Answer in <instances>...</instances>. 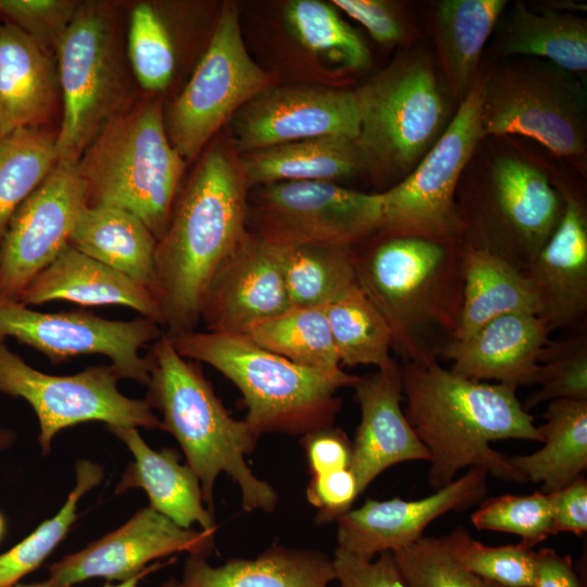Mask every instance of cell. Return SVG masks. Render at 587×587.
<instances>
[{"instance_id":"1","label":"cell","mask_w":587,"mask_h":587,"mask_svg":"<svg viewBox=\"0 0 587 587\" xmlns=\"http://www.w3.org/2000/svg\"><path fill=\"white\" fill-rule=\"evenodd\" d=\"M404 414L429 454L428 482L437 490L460 470L482 467L495 477L526 482L510 457L490 444L502 439L542 442L515 387L466 378L437 359L400 365Z\"/></svg>"},{"instance_id":"2","label":"cell","mask_w":587,"mask_h":587,"mask_svg":"<svg viewBox=\"0 0 587 587\" xmlns=\"http://www.w3.org/2000/svg\"><path fill=\"white\" fill-rule=\"evenodd\" d=\"M249 186L239 154L208 151L157 240V298L166 334L197 329L208 288L249 232Z\"/></svg>"},{"instance_id":"3","label":"cell","mask_w":587,"mask_h":587,"mask_svg":"<svg viewBox=\"0 0 587 587\" xmlns=\"http://www.w3.org/2000/svg\"><path fill=\"white\" fill-rule=\"evenodd\" d=\"M379 235L355 252L358 285L389 325L403 362L437 359L458 328L463 239Z\"/></svg>"},{"instance_id":"4","label":"cell","mask_w":587,"mask_h":587,"mask_svg":"<svg viewBox=\"0 0 587 587\" xmlns=\"http://www.w3.org/2000/svg\"><path fill=\"white\" fill-rule=\"evenodd\" d=\"M146 357L150 364L146 400L159 410L161 429L174 436L198 476L208 510L213 511L214 484L225 472L238 485L245 511H274L275 489L246 462L259 436L245 420L230 415L199 363L182 357L165 330Z\"/></svg>"},{"instance_id":"5","label":"cell","mask_w":587,"mask_h":587,"mask_svg":"<svg viewBox=\"0 0 587 587\" xmlns=\"http://www.w3.org/2000/svg\"><path fill=\"white\" fill-rule=\"evenodd\" d=\"M168 336L182 357L212 366L237 387L247 408L245 421L259 437L304 436L332 427L341 407L337 391L359 379L342 369L298 365L245 335L193 329Z\"/></svg>"},{"instance_id":"6","label":"cell","mask_w":587,"mask_h":587,"mask_svg":"<svg viewBox=\"0 0 587 587\" xmlns=\"http://www.w3.org/2000/svg\"><path fill=\"white\" fill-rule=\"evenodd\" d=\"M186 161L172 145L159 101L110 120L77 162L87 205H111L139 217L157 240L178 193Z\"/></svg>"},{"instance_id":"7","label":"cell","mask_w":587,"mask_h":587,"mask_svg":"<svg viewBox=\"0 0 587 587\" xmlns=\"http://www.w3.org/2000/svg\"><path fill=\"white\" fill-rule=\"evenodd\" d=\"M354 95L355 141L367 168L404 178L444 132L447 105L432 61L421 53L401 57Z\"/></svg>"},{"instance_id":"8","label":"cell","mask_w":587,"mask_h":587,"mask_svg":"<svg viewBox=\"0 0 587 587\" xmlns=\"http://www.w3.org/2000/svg\"><path fill=\"white\" fill-rule=\"evenodd\" d=\"M483 82L462 98L452 121L416 166L382 198L378 234L460 239L469 223L455 202L461 174L483 138Z\"/></svg>"},{"instance_id":"9","label":"cell","mask_w":587,"mask_h":587,"mask_svg":"<svg viewBox=\"0 0 587 587\" xmlns=\"http://www.w3.org/2000/svg\"><path fill=\"white\" fill-rule=\"evenodd\" d=\"M586 93L574 74L550 62L502 66L483 82V137L521 135L560 157L586 151Z\"/></svg>"},{"instance_id":"10","label":"cell","mask_w":587,"mask_h":587,"mask_svg":"<svg viewBox=\"0 0 587 587\" xmlns=\"http://www.w3.org/2000/svg\"><path fill=\"white\" fill-rule=\"evenodd\" d=\"M275 77L249 54L234 3L220 13L210 43L183 91L164 115L168 138L185 161Z\"/></svg>"},{"instance_id":"11","label":"cell","mask_w":587,"mask_h":587,"mask_svg":"<svg viewBox=\"0 0 587 587\" xmlns=\"http://www.w3.org/2000/svg\"><path fill=\"white\" fill-rule=\"evenodd\" d=\"M55 49L63 98L55 147L59 162L77 163L120 113L122 82L107 11L100 4L79 5Z\"/></svg>"},{"instance_id":"12","label":"cell","mask_w":587,"mask_h":587,"mask_svg":"<svg viewBox=\"0 0 587 587\" xmlns=\"http://www.w3.org/2000/svg\"><path fill=\"white\" fill-rule=\"evenodd\" d=\"M118 379L112 365L89 366L66 376L46 374L0 344V394L21 397L34 409L43 454L49 453L55 434L88 421L108 427L161 428L149 402L124 396Z\"/></svg>"},{"instance_id":"13","label":"cell","mask_w":587,"mask_h":587,"mask_svg":"<svg viewBox=\"0 0 587 587\" xmlns=\"http://www.w3.org/2000/svg\"><path fill=\"white\" fill-rule=\"evenodd\" d=\"M253 234L277 246L353 248L378 233L380 193L328 182H279L260 186L249 207Z\"/></svg>"},{"instance_id":"14","label":"cell","mask_w":587,"mask_h":587,"mask_svg":"<svg viewBox=\"0 0 587 587\" xmlns=\"http://www.w3.org/2000/svg\"><path fill=\"white\" fill-rule=\"evenodd\" d=\"M164 333L148 317L108 320L85 311L40 312L18 300L0 298V344L8 337L27 345L52 364L71 358L102 354L112 362L120 378L148 386L150 364L140 355Z\"/></svg>"},{"instance_id":"15","label":"cell","mask_w":587,"mask_h":587,"mask_svg":"<svg viewBox=\"0 0 587 587\" xmlns=\"http://www.w3.org/2000/svg\"><path fill=\"white\" fill-rule=\"evenodd\" d=\"M473 240L527 272L562 215L563 199L546 174L515 157L492 164Z\"/></svg>"},{"instance_id":"16","label":"cell","mask_w":587,"mask_h":587,"mask_svg":"<svg viewBox=\"0 0 587 587\" xmlns=\"http://www.w3.org/2000/svg\"><path fill=\"white\" fill-rule=\"evenodd\" d=\"M86 207V183L77 163L58 162L15 210L1 238L0 298L18 300L68 245Z\"/></svg>"},{"instance_id":"17","label":"cell","mask_w":587,"mask_h":587,"mask_svg":"<svg viewBox=\"0 0 587 587\" xmlns=\"http://www.w3.org/2000/svg\"><path fill=\"white\" fill-rule=\"evenodd\" d=\"M233 147L246 153L302 139H357L360 116L354 91L275 85L247 102L230 120Z\"/></svg>"},{"instance_id":"18","label":"cell","mask_w":587,"mask_h":587,"mask_svg":"<svg viewBox=\"0 0 587 587\" xmlns=\"http://www.w3.org/2000/svg\"><path fill=\"white\" fill-rule=\"evenodd\" d=\"M214 534L186 529L151 507L139 510L124 525L49 566L57 587H71L92 577L124 580L159 558L176 552L207 557Z\"/></svg>"},{"instance_id":"19","label":"cell","mask_w":587,"mask_h":587,"mask_svg":"<svg viewBox=\"0 0 587 587\" xmlns=\"http://www.w3.org/2000/svg\"><path fill=\"white\" fill-rule=\"evenodd\" d=\"M488 474L485 469L471 467L433 495L417 500L367 499L336 520L337 548L366 559L404 548L422 538L437 517L480 502L488 491Z\"/></svg>"},{"instance_id":"20","label":"cell","mask_w":587,"mask_h":587,"mask_svg":"<svg viewBox=\"0 0 587 587\" xmlns=\"http://www.w3.org/2000/svg\"><path fill=\"white\" fill-rule=\"evenodd\" d=\"M290 308L278 247L248 232L213 277L200 322L209 332L247 335Z\"/></svg>"},{"instance_id":"21","label":"cell","mask_w":587,"mask_h":587,"mask_svg":"<svg viewBox=\"0 0 587 587\" xmlns=\"http://www.w3.org/2000/svg\"><path fill=\"white\" fill-rule=\"evenodd\" d=\"M352 388L361 420L351 442L349 469L355 476L360 494L395 464L429 461L426 447L401 408V371L394 358L374 373L359 376Z\"/></svg>"},{"instance_id":"22","label":"cell","mask_w":587,"mask_h":587,"mask_svg":"<svg viewBox=\"0 0 587 587\" xmlns=\"http://www.w3.org/2000/svg\"><path fill=\"white\" fill-rule=\"evenodd\" d=\"M549 334L546 322L537 314L508 313L451 340L439 355L452 362V372L470 379L515 388L535 385Z\"/></svg>"},{"instance_id":"23","label":"cell","mask_w":587,"mask_h":587,"mask_svg":"<svg viewBox=\"0 0 587 587\" xmlns=\"http://www.w3.org/2000/svg\"><path fill=\"white\" fill-rule=\"evenodd\" d=\"M562 215L527 275L550 332L574 326L587 313V214L583 202L561 192Z\"/></svg>"},{"instance_id":"24","label":"cell","mask_w":587,"mask_h":587,"mask_svg":"<svg viewBox=\"0 0 587 587\" xmlns=\"http://www.w3.org/2000/svg\"><path fill=\"white\" fill-rule=\"evenodd\" d=\"M54 300L80 305H124L163 327L160 303L150 290L70 243L27 285L18 298L28 307Z\"/></svg>"},{"instance_id":"25","label":"cell","mask_w":587,"mask_h":587,"mask_svg":"<svg viewBox=\"0 0 587 587\" xmlns=\"http://www.w3.org/2000/svg\"><path fill=\"white\" fill-rule=\"evenodd\" d=\"M133 454L117 484L116 492L141 488L150 507L178 526L189 529L198 524L200 529L215 534L212 512L204 507L198 476L188 464L179 462V454L171 448L151 449L135 427L109 426Z\"/></svg>"},{"instance_id":"26","label":"cell","mask_w":587,"mask_h":587,"mask_svg":"<svg viewBox=\"0 0 587 587\" xmlns=\"http://www.w3.org/2000/svg\"><path fill=\"white\" fill-rule=\"evenodd\" d=\"M55 74L46 46L14 24L0 23V137L47 120Z\"/></svg>"},{"instance_id":"27","label":"cell","mask_w":587,"mask_h":587,"mask_svg":"<svg viewBox=\"0 0 587 587\" xmlns=\"http://www.w3.org/2000/svg\"><path fill=\"white\" fill-rule=\"evenodd\" d=\"M334 579L333 558L326 553L272 546L257 558H233L220 566L189 554L179 587H328Z\"/></svg>"},{"instance_id":"28","label":"cell","mask_w":587,"mask_h":587,"mask_svg":"<svg viewBox=\"0 0 587 587\" xmlns=\"http://www.w3.org/2000/svg\"><path fill=\"white\" fill-rule=\"evenodd\" d=\"M462 264V305L452 340L503 314L538 315L537 296L526 272L472 238L463 240Z\"/></svg>"},{"instance_id":"29","label":"cell","mask_w":587,"mask_h":587,"mask_svg":"<svg viewBox=\"0 0 587 587\" xmlns=\"http://www.w3.org/2000/svg\"><path fill=\"white\" fill-rule=\"evenodd\" d=\"M249 188L279 182H328L367 168L355 139L324 136L271 146L239 154Z\"/></svg>"},{"instance_id":"30","label":"cell","mask_w":587,"mask_h":587,"mask_svg":"<svg viewBox=\"0 0 587 587\" xmlns=\"http://www.w3.org/2000/svg\"><path fill=\"white\" fill-rule=\"evenodd\" d=\"M68 243L137 282L157 298V238L133 213L111 205H87Z\"/></svg>"},{"instance_id":"31","label":"cell","mask_w":587,"mask_h":587,"mask_svg":"<svg viewBox=\"0 0 587 587\" xmlns=\"http://www.w3.org/2000/svg\"><path fill=\"white\" fill-rule=\"evenodd\" d=\"M538 426L542 447L525 455L510 457L512 465L541 492H554L583 476L587 467V400L549 402Z\"/></svg>"},{"instance_id":"32","label":"cell","mask_w":587,"mask_h":587,"mask_svg":"<svg viewBox=\"0 0 587 587\" xmlns=\"http://www.w3.org/2000/svg\"><path fill=\"white\" fill-rule=\"evenodd\" d=\"M507 5L504 0H444L434 14L435 41L452 90L464 97L477 80L485 43Z\"/></svg>"},{"instance_id":"33","label":"cell","mask_w":587,"mask_h":587,"mask_svg":"<svg viewBox=\"0 0 587 587\" xmlns=\"http://www.w3.org/2000/svg\"><path fill=\"white\" fill-rule=\"evenodd\" d=\"M497 50L504 55L544 58L572 74L585 73L587 25L572 13H537L516 3L500 26Z\"/></svg>"},{"instance_id":"34","label":"cell","mask_w":587,"mask_h":587,"mask_svg":"<svg viewBox=\"0 0 587 587\" xmlns=\"http://www.w3.org/2000/svg\"><path fill=\"white\" fill-rule=\"evenodd\" d=\"M277 247L292 307L324 308L358 284L353 248Z\"/></svg>"},{"instance_id":"35","label":"cell","mask_w":587,"mask_h":587,"mask_svg":"<svg viewBox=\"0 0 587 587\" xmlns=\"http://www.w3.org/2000/svg\"><path fill=\"white\" fill-rule=\"evenodd\" d=\"M323 309L341 366L378 369L392 359L389 325L358 284Z\"/></svg>"},{"instance_id":"36","label":"cell","mask_w":587,"mask_h":587,"mask_svg":"<svg viewBox=\"0 0 587 587\" xmlns=\"http://www.w3.org/2000/svg\"><path fill=\"white\" fill-rule=\"evenodd\" d=\"M245 336L298 365L327 372L341 369L323 308L292 307Z\"/></svg>"},{"instance_id":"37","label":"cell","mask_w":587,"mask_h":587,"mask_svg":"<svg viewBox=\"0 0 587 587\" xmlns=\"http://www.w3.org/2000/svg\"><path fill=\"white\" fill-rule=\"evenodd\" d=\"M58 162L55 137L38 127L0 137V241L15 210Z\"/></svg>"},{"instance_id":"38","label":"cell","mask_w":587,"mask_h":587,"mask_svg":"<svg viewBox=\"0 0 587 587\" xmlns=\"http://www.w3.org/2000/svg\"><path fill=\"white\" fill-rule=\"evenodd\" d=\"M286 24L309 52L345 68L369 66L371 55L358 33L336 12L319 0H291L284 9Z\"/></svg>"},{"instance_id":"39","label":"cell","mask_w":587,"mask_h":587,"mask_svg":"<svg viewBox=\"0 0 587 587\" xmlns=\"http://www.w3.org/2000/svg\"><path fill=\"white\" fill-rule=\"evenodd\" d=\"M76 483L61 510L41 523L32 534L0 554V587L16 584L37 569L53 551L77 519L79 499L103 477L100 465L88 460L76 463Z\"/></svg>"},{"instance_id":"40","label":"cell","mask_w":587,"mask_h":587,"mask_svg":"<svg viewBox=\"0 0 587 587\" xmlns=\"http://www.w3.org/2000/svg\"><path fill=\"white\" fill-rule=\"evenodd\" d=\"M128 55L143 89L161 91L168 86L175 68L174 45L161 15L149 3H138L130 12Z\"/></svg>"},{"instance_id":"41","label":"cell","mask_w":587,"mask_h":587,"mask_svg":"<svg viewBox=\"0 0 587 587\" xmlns=\"http://www.w3.org/2000/svg\"><path fill=\"white\" fill-rule=\"evenodd\" d=\"M444 538L453 557L476 575L503 587H534L536 551L522 542L486 546L463 527Z\"/></svg>"},{"instance_id":"42","label":"cell","mask_w":587,"mask_h":587,"mask_svg":"<svg viewBox=\"0 0 587 587\" xmlns=\"http://www.w3.org/2000/svg\"><path fill=\"white\" fill-rule=\"evenodd\" d=\"M471 521L482 530L515 534L530 549L553 535L551 499L541 491L489 498L471 515Z\"/></svg>"},{"instance_id":"43","label":"cell","mask_w":587,"mask_h":587,"mask_svg":"<svg viewBox=\"0 0 587 587\" xmlns=\"http://www.w3.org/2000/svg\"><path fill=\"white\" fill-rule=\"evenodd\" d=\"M392 553L407 587H503L463 566L444 537L423 536Z\"/></svg>"},{"instance_id":"44","label":"cell","mask_w":587,"mask_h":587,"mask_svg":"<svg viewBox=\"0 0 587 587\" xmlns=\"http://www.w3.org/2000/svg\"><path fill=\"white\" fill-rule=\"evenodd\" d=\"M539 389L523 404L529 410L558 399L587 400V336L574 335L549 342L539 357L536 378Z\"/></svg>"},{"instance_id":"45","label":"cell","mask_w":587,"mask_h":587,"mask_svg":"<svg viewBox=\"0 0 587 587\" xmlns=\"http://www.w3.org/2000/svg\"><path fill=\"white\" fill-rule=\"evenodd\" d=\"M78 7L68 0H0V13L47 48L57 47Z\"/></svg>"},{"instance_id":"46","label":"cell","mask_w":587,"mask_h":587,"mask_svg":"<svg viewBox=\"0 0 587 587\" xmlns=\"http://www.w3.org/2000/svg\"><path fill=\"white\" fill-rule=\"evenodd\" d=\"M333 563L340 587H407L391 551L373 560L336 548Z\"/></svg>"},{"instance_id":"47","label":"cell","mask_w":587,"mask_h":587,"mask_svg":"<svg viewBox=\"0 0 587 587\" xmlns=\"http://www.w3.org/2000/svg\"><path fill=\"white\" fill-rule=\"evenodd\" d=\"M359 495L355 476L349 467L313 475L307 487V498L317 509L319 523L336 521L351 510Z\"/></svg>"},{"instance_id":"48","label":"cell","mask_w":587,"mask_h":587,"mask_svg":"<svg viewBox=\"0 0 587 587\" xmlns=\"http://www.w3.org/2000/svg\"><path fill=\"white\" fill-rule=\"evenodd\" d=\"M338 8L365 27L380 45L394 46L404 40L407 23L398 9L383 0H334Z\"/></svg>"},{"instance_id":"49","label":"cell","mask_w":587,"mask_h":587,"mask_svg":"<svg viewBox=\"0 0 587 587\" xmlns=\"http://www.w3.org/2000/svg\"><path fill=\"white\" fill-rule=\"evenodd\" d=\"M301 442L311 476L350 466L352 444L339 428L332 426L309 433Z\"/></svg>"},{"instance_id":"50","label":"cell","mask_w":587,"mask_h":587,"mask_svg":"<svg viewBox=\"0 0 587 587\" xmlns=\"http://www.w3.org/2000/svg\"><path fill=\"white\" fill-rule=\"evenodd\" d=\"M552 503L553 535L572 533L582 536L587 532V482L584 476L567 486L548 494Z\"/></svg>"},{"instance_id":"51","label":"cell","mask_w":587,"mask_h":587,"mask_svg":"<svg viewBox=\"0 0 587 587\" xmlns=\"http://www.w3.org/2000/svg\"><path fill=\"white\" fill-rule=\"evenodd\" d=\"M534 587H583L570 555L553 549L536 551Z\"/></svg>"},{"instance_id":"52","label":"cell","mask_w":587,"mask_h":587,"mask_svg":"<svg viewBox=\"0 0 587 587\" xmlns=\"http://www.w3.org/2000/svg\"><path fill=\"white\" fill-rule=\"evenodd\" d=\"M154 569H155L154 565L148 566L143 571L135 574L134 576L127 579L121 580L117 585L108 583L103 587H137L140 579L143 578L148 573H150ZM161 587H179V582H177L175 578H170L164 584H162Z\"/></svg>"},{"instance_id":"53","label":"cell","mask_w":587,"mask_h":587,"mask_svg":"<svg viewBox=\"0 0 587 587\" xmlns=\"http://www.w3.org/2000/svg\"><path fill=\"white\" fill-rule=\"evenodd\" d=\"M14 441V433L0 427V450L11 446Z\"/></svg>"},{"instance_id":"54","label":"cell","mask_w":587,"mask_h":587,"mask_svg":"<svg viewBox=\"0 0 587 587\" xmlns=\"http://www.w3.org/2000/svg\"><path fill=\"white\" fill-rule=\"evenodd\" d=\"M8 587H57V585L53 584V583L48 578L47 580H43V582L30 583V584H21V583H16V584H13V585L8 586Z\"/></svg>"},{"instance_id":"55","label":"cell","mask_w":587,"mask_h":587,"mask_svg":"<svg viewBox=\"0 0 587 587\" xmlns=\"http://www.w3.org/2000/svg\"><path fill=\"white\" fill-rule=\"evenodd\" d=\"M3 530H4V521H3L2 515L0 514V538L3 534Z\"/></svg>"}]
</instances>
